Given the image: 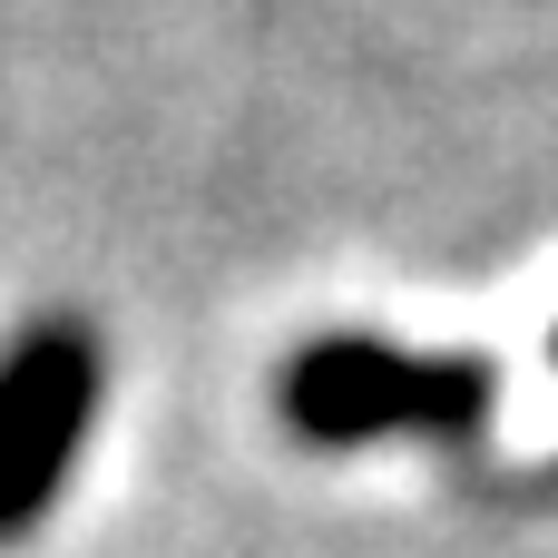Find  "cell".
Returning <instances> with one entry per match:
<instances>
[{"mask_svg": "<svg viewBox=\"0 0 558 558\" xmlns=\"http://www.w3.org/2000/svg\"><path fill=\"white\" fill-rule=\"evenodd\" d=\"M500 402L490 353H402L373 333H324L284 363V422L304 441H392V432H432V441H471Z\"/></svg>", "mask_w": 558, "mask_h": 558, "instance_id": "6da1fadb", "label": "cell"}, {"mask_svg": "<svg viewBox=\"0 0 558 558\" xmlns=\"http://www.w3.org/2000/svg\"><path fill=\"white\" fill-rule=\"evenodd\" d=\"M98 422V343L78 324H29L0 353V539L49 510Z\"/></svg>", "mask_w": 558, "mask_h": 558, "instance_id": "7a4b0ae2", "label": "cell"}]
</instances>
